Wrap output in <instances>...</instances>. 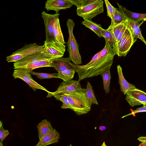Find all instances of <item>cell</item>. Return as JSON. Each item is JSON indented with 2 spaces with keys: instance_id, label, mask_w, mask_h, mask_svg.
Masks as SVG:
<instances>
[{
  "instance_id": "6da1fadb",
  "label": "cell",
  "mask_w": 146,
  "mask_h": 146,
  "mask_svg": "<svg viewBox=\"0 0 146 146\" xmlns=\"http://www.w3.org/2000/svg\"><path fill=\"white\" fill-rule=\"evenodd\" d=\"M116 54L115 50L106 42L100 55L94 62L88 65L75 64L74 70L78 74V80L100 75L103 72L110 70Z\"/></svg>"
},
{
  "instance_id": "7a4b0ae2",
  "label": "cell",
  "mask_w": 146,
  "mask_h": 146,
  "mask_svg": "<svg viewBox=\"0 0 146 146\" xmlns=\"http://www.w3.org/2000/svg\"><path fill=\"white\" fill-rule=\"evenodd\" d=\"M86 89H84L76 92L66 95L71 106V110L77 115L86 114L91 110L92 104L85 94Z\"/></svg>"
},
{
  "instance_id": "3957f363",
  "label": "cell",
  "mask_w": 146,
  "mask_h": 146,
  "mask_svg": "<svg viewBox=\"0 0 146 146\" xmlns=\"http://www.w3.org/2000/svg\"><path fill=\"white\" fill-rule=\"evenodd\" d=\"M69 36L66 45L69 58L74 64L78 65L82 64L81 56L79 52V46L73 33L75 23L72 19H68L66 23Z\"/></svg>"
},
{
  "instance_id": "277c9868",
  "label": "cell",
  "mask_w": 146,
  "mask_h": 146,
  "mask_svg": "<svg viewBox=\"0 0 146 146\" xmlns=\"http://www.w3.org/2000/svg\"><path fill=\"white\" fill-rule=\"evenodd\" d=\"M137 40L135 38L127 23L126 28L123 36L115 46L116 54L119 57L126 56Z\"/></svg>"
},
{
  "instance_id": "5b68a950",
  "label": "cell",
  "mask_w": 146,
  "mask_h": 146,
  "mask_svg": "<svg viewBox=\"0 0 146 146\" xmlns=\"http://www.w3.org/2000/svg\"><path fill=\"white\" fill-rule=\"evenodd\" d=\"M44 48V45L40 46L37 44L36 43L25 44L23 47L7 57L6 60L8 62H15L25 57L40 53Z\"/></svg>"
},
{
  "instance_id": "8992f818",
  "label": "cell",
  "mask_w": 146,
  "mask_h": 146,
  "mask_svg": "<svg viewBox=\"0 0 146 146\" xmlns=\"http://www.w3.org/2000/svg\"><path fill=\"white\" fill-rule=\"evenodd\" d=\"M103 3L102 0H96L84 7L77 9V14L84 19L91 20L97 15L103 12Z\"/></svg>"
},
{
  "instance_id": "52a82bcc",
  "label": "cell",
  "mask_w": 146,
  "mask_h": 146,
  "mask_svg": "<svg viewBox=\"0 0 146 146\" xmlns=\"http://www.w3.org/2000/svg\"><path fill=\"white\" fill-rule=\"evenodd\" d=\"M83 89L78 80L72 79L66 81H63L55 92H50L48 93L47 97L70 94L81 91Z\"/></svg>"
},
{
  "instance_id": "ba28073f",
  "label": "cell",
  "mask_w": 146,
  "mask_h": 146,
  "mask_svg": "<svg viewBox=\"0 0 146 146\" xmlns=\"http://www.w3.org/2000/svg\"><path fill=\"white\" fill-rule=\"evenodd\" d=\"M44 48L41 53L49 59L62 57L65 51L66 46L57 41L44 42Z\"/></svg>"
},
{
  "instance_id": "9c48e42d",
  "label": "cell",
  "mask_w": 146,
  "mask_h": 146,
  "mask_svg": "<svg viewBox=\"0 0 146 146\" xmlns=\"http://www.w3.org/2000/svg\"><path fill=\"white\" fill-rule=\"evenodd\" d=\"M32 71L27 68L16 69L14 71L13 76L15 79L18 78L25 81L34 91L39 89L44 90L48 93L49 92L33 79L31 76V72Z\"/></svg>"
},
{
  "instance_id": "30bf717a",
  "label": "cell",
  "mask_w": 146,
  "mask_h": 146,
  "mask_svg": "<svg viewBox=\"0 0 146 146\" xmlns=\"http://www.w3.org/2000/svg\"><path fill=\"white\" fill-rule=\"evenodd\" d=\"M58 13L50 14L42 11L41 16L43 19L45 28L46 40L44 42H55L53 35V27L55 20Z\"/></svg>"
},
{
  "instance_id": "8fae6325",
  "label": "cell",
  "mask_w": 146,
  "mask_h": 146,
  "mask_svg": "<svg viewBox=\"0 0 146 146\" xmlns=\"http://www.w3.org/2000/svg\"><path fill=\"white\" fill-rule=\"evenodd\" d=\"M125 95L126 100L132 107L146 102V93L136 88L128 90Z\"/></svg>"
},
{
  "instance_id": "7c38bea8",
  "label": "cell",
  "mask_w": 146,
  "mask_h": 146,
  "mask_svg": "<svg viewBox=\"0 0 146 146\" xmlns=\"http://www.w3.org/2000/svg\"><path fill=\"white\" fill-rule=\"evenodd\" d=\"M48 59L41 53L34 54L25 57L15 62L13 64L14 68L15 69L24 68L40 60Z\"/></svg>"
},
{
  "instance_id": "4fadbf2b",
  "label": "cell",
  "mask_w": 146,
  "mask_h": 146,
  "mask_svg": "<svg viewBox=\"0 0 146 146\" xmlns=\"http://www.w3.org/2000/svg\"><path fill=\"white\" fill-rule=\"evenodd\" d=\"M72 5L70 0H47L44 8L48 11L52 10L58 13L60 10L70 8Z\"/></svg>"
},
{
  "instance_id": "5bb4252c",
  "label": "cell",
  "mask_w": 146,
  "mask_h": 146,
  "mask_svg": "<svg viewBox=\"0 0 146 146\" xmlns=\"http://www.w3.org/2000/svg\"><path fill=\"white\" fill-rule=\"evenodd\" d=\"M68 58L61 57L51 60L52 67L58 72L67 69H75V64L71 63Z\"/></svg>"
},
{
  "instance_id": "9a60e30c",
  "label": "cell",
  "mask_w": 146,
  "mask_h": 146,
  "mask_svg": "<svg viewBox=\"0 0 146 146\" xmlns=\"http://www.w3.org/2000/svg\"><path fill=\"white\" fill-rule=\"evenodd\" d=\"M118 10L122 13L127 18V20L134 22L141 21H146V14L136 13L129 11L125 7L120 5L117 2Z\"/></svg>"
},
{
  "instance_id": "2e32d148",
  "label": "cell",
  "mask_w": 146,
  "mask_h": 146,
  "mask_svg": "<svg viewBox=\"0 0 146 146\" xmlns=\"http://www.w3.org/2000/svg\"><path fill=\"white\" fill-rule=\"evenodd\" d=\"M60 137L59 133L53 129L39 140L36 146H46L57 142Z\"/></svg>"
},
{
  "instance_id": "e0dca14e",
  "label": "cell",
  "mask_w": 146,
  "mask_h": 146,
  "mask_svg": "<svg viewBox=\"0 0 146 146\" xmlns=\"http://www.w3.org/2000/svg\"><path fill=\"white\" fill-rule=\"evenodd\" d=\"M117 68L121 91L125 95L128 90L135 89L136 87L134 85L129 83L125 80L122 73V68L119 65L117 66Z\"/></svg>"
},
{
  "instance_id": "ac0fdd59",
  "label": "cell",
  "mask_w": 146,
  "mask_h": 146,
  "mask_svg": "<svg viewBox=\"0 0 146 146\" xmlns=\"http://www.w3.org/2000/svg\"><path fill=\"white\" fill-rule=\"evenodd\" d=\"M144 21H141L137 22H134L127 20V23L133 33L135 39L139 38L141 39L146 45V41L143 36L141 31L139 28L140 26Z\"/></svg>"
},
{
  "instance_id": "d6986e66",
  "label": "cell",
  "mask_w": 146,
  "mask_h": 146,
  "mask_svg": "<svg viewBox=\"0 0 146 146\" xmlns=\"http://www.w3.org/2000/svg\"><path fill=\"white\" fill-rule=\"evenodd\" d=\"M60 13H58L55 20L53 27V35L55 41H57L60 43L64 44L66 42L64 40V37L61 29L59 16Z\"/></svg>"
},
{
  "instance_id": "ffe728a7",
  "label": "cell",
  "mask_w": 146,
  "mask_h": 146,
  "mask_svg": "<svg viewBox=\"0 0 146 146\" xmlns=\"http://www.w3.org/2000/svg\"><path fill=\"white\" fill-rule=\"evenodd\" d=\"M37 127L39 140L53 129L50 122L46 119L42 120Z\"/></svg>"
},
{
  "instance_id": "44dd1931",
  "label": "cell",
  "mask_w": 146,
  "mask_h": 146,
  "mask_svg": "<svg viewBox=\"0 0 146 146\" xmlns=\"http://www.w3.org/2000/svg\"><path fill=\"white\" fill-rule=\"evenodd\" d=\"M82 24L94 32L100 38L103 37L102 31V28L100 24L94 22L91 20L84 19Z\"/></svg>"
},
{
  "instance_id": "7402d4cb",
  "label": "cell",
  "mask_w": 146,
  "mask_h": 146,
  "mask_svg": "<svg viewBox=\"0 0 146 146\" xmlns=\"http://www.w3.org/2000/svg\"><path fill=\"white\" fill-rule=\"evenodd\" d=\"M127 20L124 14L116 8L113 18L111 20V24L108 29H111L116 25L125 23Z\"/></svg>"
},
{
  "instance_id": "603a6c76",
  "label": "cell",
  "mask_w": 146,
  "mask_h": 146,
  "mask_svg": "<svg viewBox=\"0 0 146 146\" xmlns=\"http://www.w3.org/2000/svg\"><path fill=\"white\" fill-rule=\"evenodd\" d=\"M102 33L103 37L106 40V42L111 46L115 51V46L116 41L111 32L108 29H102Z\"/></svg>"
},
{
  "instance_id": "cb8c5ba5",
  "label": "cell",
  "mask_w": 146,
  "mask_h": 146,
  "mask_svg": "<svg viewBox=\"0 0 146 146\" xmlns=\"http://www.w3.org/2000/svg\"><path fill=\"white\" fill-rule=\"evenodd\" d=\"M103 78L104 89L106 93H108L110 91V86L111 79V74L110 70H108L105 71L100 74Z\"/></svg>"
},
{
  "instance_id": "d4e9b609",
  "label": "cell",
  "mask_w": 146,
  "mask_h": 146,
  "mask_svg": "<svg viewBox=\"0 0 146 146\" xmlns=\"http://www.w3.org/2000/svg\"><path fill=\"white\" fill-rule=\"evenodd\" d=\"M86 89V95L91 104L98 105V103L95 96L92 87L89 82H87Z\"/></svg>"
},
{
  "instance_id": "484cf974",
  "label": "cell",
  "mask_w": 146,
  "mask_h": 146,
  "mask_svg": "<svg viewBox=\"0 0 146 146\" xmlns=\"http://www.w3.org/2000/svg\"><path fill=\"white\" fill-rule=\"evenodd\" d=\"M52 60L48 59L41 60L33 64L28 66L24 68H27L29 70H32L34 69L40 67H52L51 64Z\"/></svg>"
},
{
  "instance_id": "4316f807",
  "label": "cell",
  "mask_w": 146,
  "mask_h": 146,
  "mask_svg": "<svg viewBox=\"0 0 146 146\" xmlns=\"http://www.w3.org/2000/svg\"><path fill=\"white\" fill-rule=\"evenodd\" d=\"M75 70L73 69H67L58 72L59 78L66 81L71 80L73 78Z\"/></svg>"
},
{
  "instance_id": "83f0119b",
  "label": "cell",
  "mask_w": 146,
  "mask_h": 146,
  "mask_svg": "<svg viewBox=\"0 0 146 146\" xmlns=\"http://www.w3.org/2000/svg\"><path fill=\"white\" fill-rule=\"evenodd\" d=\"M72 4L75 5L77 9L84 7L95 2L96 0H70Z\"/></svg>"
},
{
  "instance_id": "f1b7e54d",
  "label": "cell",
  "mask_w": 146,
  "mask_h": 146,
  "mask_svg": "<svg viewBox=\"0 0 146 146\" xmlns=\"http://www.w3.org/2000/svg\"><path fill=\"white\" fill-rule=\"evenodd\" d=\"M31 74L36 76L38 79H49L53 78H59L58 73L49 74L46 73H39L33 72H31Z\"/></svg>"
},
{
  "instance_id": "f546056e",
  "label": "cell",
  "mask_w": 146,
  "mask_h": 146,
  "mask_svg": "<svg viewBox=\"0 0 146 146\" xmlns=\"http://www.w3.org/2000/svg\"><path fill=\"white\" fill-rule=\"evenodd\" d=\"M127 21L125 23L116 25L111 29H107L111 32L115 40V41L119 33L123 29L124 26L126 23Z\"/></svg>"
},
{
  "instance_id": "4dcf8cb0",
  "label": "cell",
  "mask_w": 146,
  "mask_h": 146,
  "mask_svg": "<svg viewBox=\"0 0 146 146\" xmlns=\"http://www.w3.org/2000/svg\"><path fill=\"white\" fill-rule=\"evenodd\" d=\"M54 97L56 99L60 100L62 103L61 108L63 109H70L71 107L68 99L67 96L65 94H62L60 96H55Z\"/></svg>"
},
{
  "instance_id": "1f68e13d",
  "label": "cell",
  "mask_w": 146,
  "mask_h": 146,
  "mask_svg": "<svg viewBox=\"0 0 146 146\" xmlns=\"http://www.w3.org/2000/svg\"><path fill=\"white\" fill-rule=\"evenodd\" d=\"M107 10V16L112 19L116 8L114 7L107 0H104Z\"/></svg>"
},
{
  "instance_id": "d6a6232c",
  "label": "cell",
  "mask_w": 146,
  "mask_h": 146,
  "mask_svg": "<svg viewBox=\"0 0 146 146\" xmlns=\"http://www.w3.org/2000/svg\"><path fill=\"white\" fill-rule=\"evenodd\" d=\"M9 133L8 131L5 130L3 126V123L0 121V141L2 142L5 138Z\"/></svg>"
},
{
  "instance_id": "836d02e7",
  "label": "cell",
  "mask_w": 146,
  "mask_h": 146,
  "mask_svg": "<svg viewBox=\"0 0 146 146\" xmlns=\"http://www.w3.org/2000/svg\"><path fill=\"white\" fill-rule=\"evenodd\" d=\"M144 112H146V107L143 106L142 107L136 109L135 110L132 112L131 113L123 116L122 118H123L131 115H134L135 113H137Z\"/></svg>"
},
{
  "instance_id": "e575fe53",
  "label": "cell",
  "mask_w": 146,
  "mask_h": 146,
  "mask_svg": "<svg viewBox=\"0 0 146 146\" xmlns=\"http://www.w3.org/2000/svg\"><path fill=\"white\" fill-rule=\"evenodd\" d=\"M127 22L126 23L124 26V27H123V29L120 32V33H119L116 40V43L115 44V46L118 43L119 41L121 39V38L123 35L125 31V30L126 28L127 27Z\"/></svg>"
},
{
  "instance_id": "d590c367",
  "label": "cell",
  "mask_w": 146,
  "mask_h": 146,
  "mask_svg": "<svg viewBox=\"0 0 146 146\" xmlns=\"http://www.w3.org/2000/svg\"><path fill=\"white\" fill-rule=\"evenodd\" d=\"M102 51V50L101 51H100L99 52L97 53L96 54H95L94 56L93 57L91 60L88 63L86 64V65H89L93 62H94V61H95L98 57L100 55L101 52Z\"/></svg>"
},
{
  "instance_id": "8d00e7d4",
  "label": "cell",
  "mask_w": 146,
  "mask_h": 146,
  "mask_svg": "<svg viewBox=\"0 0 146 146\" xmlns=\"http://www.w3.org/2000/svg\"><path fill=\"white\" fill-rule=\"evenodd\" d=\"M138 140L142 142L146 143V136L139 137L138 138Z\"/></svg>"
},
{
  "instance_id": "74e56055",
  "label": "cell",
  "mask_w": 146,
  "mask_h": 146,
  "mask_svg": "<svg viewBox=\"0 0 146 146\" xmlns=\"http://www.w3.org/2000/svg\"><path fill=\"white\" fill-rule=\"evenodd\" d=\"M106 129V127L105 126H100L99 127V129L101 131H103L105 130Z\"/></svg>"
},
{
  "instance_id": "f35d334b",
  "label": "cell",
  "mask_w": 146,
  "mask_h": 146,
  "mask_svg": "<svg viewBox=\"0 0 146 146\" xmlns=\"http://www.w3.org/2000/svg\"><path fill=\"white\" fill-rule=\"evenodd\" d=\"M139 146H146V143L142 142L140 144Z\"/></svg>"
},
{
  "instance_id": "ab89813d",
  "label": "cell",
  "mask_w": 146,
  "mask_h": 146,
  "mask_svg": "<svg viewBox=\"0 0 146 146\" xmlns=\"http://www.w3.org/2000/svg\"><path fill=\"white\" fill-rule=\"evenodd\" d=\"M101 146H107L106 145L105 143V142H104L102 144Z\"/></svg>"
},
{
  "instance_id": "60d3db41",
  "label": "cell",
  "mask_w": 146,
  "mask_h": 146,
  "mask_svg": "<svg viewBox=\"0 0 146 146\" xmlns=\"http://www.w3.org/2000/svg\"><path fill=\"white\" fill-rule=\"evenodd\" d=\"M3 144L2 142L0 141V146H3Z\"/></svg>"
},
{
  "instance_id": "b9f144b4",
  "label": "cell",
  "mask_w": 146,
  "mask_h": 146,
  "mask_svg": "<svg viewBox=\"0 0 146 146\" xmlns=\"http://www.w3.org/2000/svg\"><path fill=\"white\" fill-rule=\"evenodd\" d=\"M142 105H146V102H145V103H143Z\"/></svg>"
},
{
  "instance_id": "7bdbcfd3",
  "label": "cell",
  "mask_w": 146,
  "mask_h": 146,
  "mask_svg": "<svg viewBox=\"0 0 146 146\" xmlns=\"http://www.w3.org/2000/svg\"><path fill=\"white\" fill-rule=\"evenodd\" d=\"M143 106L146 107V105H143Z\"/></svg>"
},
{
  "instance_id": "ee69618b",
  "label": "cell",
  "mask_w": 146,
  "mask_h": 146,
  "mask_svg": "<svg viewBox=\"0 0 146 146\" xmlns=\"http://www.w3.org/2000/svg\"><path fill=\"white\" fill-rule=\"evenodd\" d=\"M69 146H72L71 144H70Z\"/></svg>"
}]
</instances>
